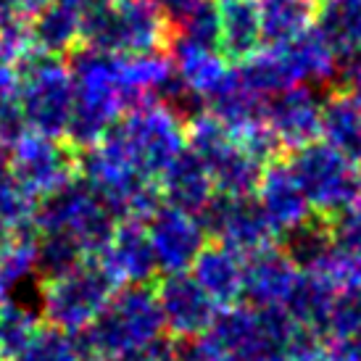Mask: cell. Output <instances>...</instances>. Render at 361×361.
Instances as JSON below:
<instances>
[{"instance_id":"1","label":"cell","mask_w":361,"mask_h":361,"mask_svg":"<svg viewBox=\"0 0 361 361\" xmlns=\"http://www.w3.org/2000/svg\"><path fill=\"white\" fill-rule=\"evenodd\" d=\"M69 74L74 85L69 124L63 140L74 151L90 148L127 111L121 92V53H109L90 45H77L69 53Z\"/></svg>"},{"instance_id":"2","label":"cell","mask_w":361,"mask_h":361,"mask_svg":"<svg viewBox=\"0 0 361 361\" xmlns=\"http://www.w3.org/2000/svg\"><path fill=\"white\" fill-rule=\"evenodd\" d=\"M164 332L156 293L148 285H127L111 295L85 330L74 332L77 359L106 361L119 353L140 351L161 341Z\"/></svg>"},{"instance_id":"3","label":"cell","mask_w":361,"mask_h":361,"mask_svg":"<svg viewBox=\"0 0 361 361\" xmlns=\"http://www.w3.org/2000/svg\"><path fill=\"white\" fill-rule=\"evenodd\" d=\"M77 180L85 182L116 219L145 221L161 203L156 180L132 166L111 132L101 142L77 151Z\"/></svg>"},{"instance_id":"4","label":"cell","mask_w":361,"mask_h":361,"mask_svg":"<svg viewBox=\"0 0 361 361\" xmlns=\"http://www.w3.org/2000/svg\"><path fill=\"white\" fill-rule=\"evenodd\" d=\"M171 40V24L153 0H109L82 11V45L109 53L164 51Z\"/></svg>"},{"instance_id":"5","label":"cell","mask_w":361,"mask_h":361,"mask_svg":"<svg viewBox=\"0 0 361 361\" xmlns=\"http://www.w3.org/2000/svg\"><path fill=\"white\" fill-rule=\"evenodd\" d=\"M16 95L27 132L63 140L74 85L66 61L30 51L16 61Z\"/></svg>"},{"instance_id":"6","label":"cell","mask_w":361,"mask_h":361,"mask_svg":"<svg viewBox=\"0 0 361 361\" xmlns=\"http://www.w3.org/2000/svg\"><path fill=\"white\" fill-rule=\"evenodd\" d=\"M116 216L111 209L85 185L82 180L66 182L63 188L37 198L32 230L35 235L61 232L80 243L87 259H95L106 248L111 235L116 230Z\"/></svg>"},{"instance_id":"7","label":"cell","mask_w":361,"mask_h":361,"mask_svg":"<svg viewBox=\"0 0 361 361\" xmlns=\"http://www.w3.org/2000/svg\"><path fill=\"white\" fill-rule=\"evenodd\" d=\"M109 132L148 180H159L161 171L185 151V121L161 101H145L121 114Z\"/></svg>"},{"instance_id":"8","label":"cell","mask_w":361,"mask_h":361,"mask_svg":"<svg viewBox=\"0 0 361 361\" xmlns=\"http://www.w3.org/2000/svg\"><path fill=\"white\" fill-rule=\"evenodd\" d=\"M288 166L301 182L317 216L332 221L361 195V169L324 140H314L290 153Z\"/></svg>"},{"instance_id":"9","label":"cell","mask_w":361,"mask_h":361,"mask_svg":"<svg viewBox=\"0 0 361 361\" xmlns=\"http://www.w3.org/2000/svg\"><path fill=\"white\" fill-rule=\"evenodd\" d=\"M119 285L111 280L109 271L98 259H85L71 271L45 280L40 290L42 319L63 332H80L90 324Z\"/></svg>"},{"instance_id":"10","label":"cell","mask_w":361,"mask_h":361,"mask_svg":"<svg viewBox=\"0 0 361 361\" xmlns=\"http://www.w3.org/2000/svg\"><path fill=\"white\" fill-rule=\"evenodd\" d=\"M8 174L30 195L42 198L77 177V151L59 137L24 132L8 145Z\"/></svg>"},{"instance_id":"11","label":"cell","mask_w":361,"mask_h":361,"mask_svg":"<svg viewBox=\"0 0 361 361\" xmlns=\"http://www.w3.org/2000/svg\"><path fill=\"white\" fill-rule=\"evenodd\" d=\"M198 219L206 235L216 238L219 245L235 251L243 259L274 245V238H277L253 195H245V198L214 195L206 203V209L198 214Z\"/></svg>"},{"instance_id":"12","label":"cell","mask_w":361,"mask_h":361,"mask_svg":"<svg viewBox=\"0 0 361 361\" xmlns=\"http://www.w3.org/2000/svg\"><path fill=\"white\" fill-rule=\"evenodd\" d=\"M145 230H148V240L161 274L190 269L209 238L195 214L174 209L164 201L145 219Z\"/></svg>"},{"instance_id":"13","label":"cell","mask_w":361,"mask_h":361,"mask_svg":"<svg viewBox=\"0 0 361 361\" xmlns=\"http://www.w3.org/2000/svg\"><path fill=\"white\" fill-rule=\"evenodd\" d=\"M153 293L159 301L164 330L171 338H201L211 330L219 314V306L211 301L190 271L164 274Z\"/></svg>"},{"instance_id":"14","label":"cell","mask_w":361,"mask_h":361,"mask_svg":"<svg viewBox=\"0 0 361 361\" xmlns=\"http://www.w3.org/2000/svg\"><path fill=\"white\" fill-rule=\"evenodd\" d=\"M264 124L282 151H298L322 135V98L309 85H293L264 101Z\"/></svg>"},{"instance_id":"15","label":"cell","mask_w":361,"mask_h":361,"mask_svg":"<svg viewBox=\"0 0 361 361\" xmlns=\"http://www.w3.org/2000/svg\"><path fill=\"white\" fill-rule=\"evenodd\" d=\"M253 198L259 203V209L264 211V216L271 224L277 238L298 230L301 224L317 216L306 192H303L301 182L295 180V174L288 166V161H271L264 166Z\"/></svg>"},{"instance_id":"16","label":"cell","mask_w":361,"mask_h":361,"mask_svg":"<svg viewBox=\"0 0 361 361\" xmlns=\"http://www.w3.org/2000/svg\"><path fill=\"white\" fill-rule=\"evenodd\" d=\"M95 259L101 261V267L119 288L151 285L159 277V264L148 240V230H145V221L140 219L116 221L111 240Z\"/></svg>"},{"instance_id":"17","label":"cell","mask_w":361,"mask_h":361,"mask_svg":"<svg viewBox=\"0 0 361 361\" xmlns=\"http://www.w3.org/2000/svg\"><path fill=\"white\" fill-rule=\"evenodd\" d=\"M301 269L282 248H264L243 261V298L248 306H285Z\"/></svg>"},{"instance_id":"18","label":"cell","mask_w":361,"mask_h":361,"mask_svg":"<svg viewBox=\"0 0 361 361\" xmlns=\"http://www.w3.org/2000/svg\"><path fill=\"white\" fill-rule=\"evenodd\" d=\"M159 195L164 203L198 216L216 195L206 161L185 145V151L159 174Z\"/></svg>"},{"instance_id":"19","label":"cell","mask_w":361,"mask_h":361,"mask_svg":"<svg viewBox=\"0 0 361 361\" xmlns=\"http://www.w3.org/2000/svg\"><path fill=\"white\" fill-rule=\"evenodd\" d=\"M169 45V59L177 80L201 103L209 101L211 95L219 87H224L232 74H235V66H230V61L224 59L219 51L192 45V42L180 40V37H171Z\"/></svg>"},{"instance_id":"20","label":"cell","mask_w":361,"mask_h":361,"mask_svg":"<svg viewBox=\"0 0 361 361\" xmlns=\"http://www.w3.org/2000/svg\"><path fill=\"white\" fill-rule=\"evenodd\" d=\"M27 21L32 51L45 56H69L77 45H82V11L63 3V0H48L42 8L30 13Z\"/></svg>"},{"instance_id":"21","label":"cell","mask_w":361,"mask_h":361,"mask_svg":"<svg viewBox=\"0 0 361 361\" xmlns=\"http://www.w3.org/2000/svg\"><path fill=\"white\" fill-rule=\"evenodd\" d=\"M243 261H245L243 256L219 243L214 245L206 243L188 271L209 293L211 301L224 309V306H235L243 301Z\"/></svg>"},{"instance_id":"22","label":"cell","mask_w":361,"mask_h":361,"mask_svg":"<svg viewBox=\"0 0 361 361\" xmlns=\"http://www.w3.org/2000/svg\"><path fill=\"white\" fill-rule=\"evenodd\" d=\"M285 59L290 63V71L295 77V85H330L338 80L341 71V56L330 45V40L317 30V24L298 35L295 40L282 45Z\"/></svg>"},{"instance_id":"23","label":"cell","mask_w":361,"mask_h":361,"mask_svg":"<svg viewBox=\"0 0 361 361\" xmlns=\"http://www.w3.org/2000/svg\"><path fill=\"white\" fill-rule=\"evenodd\" d=\"M219 11V53L240 63L261 48V19L256 0H216Z\"/></svg>"},{"instance_id":"24","label":"cell","mask_w":361,"mask_h":361,"mask_svg":"<svg viewBox=\"0 0 361 361\" xmlns=\"http://www.w3.org/2000/svg\"><path fill=\"white\" fill-rule=\"evenodd\" d=\"M322 140L361 164V106L351 90H335L322 98Z\"/></svg>"},{"instance_id":"25","label":"cell","mask_w":361,"mask_h":361,"mask_svg":"<svg viewBox=\"0 0 361 361\" xmlns=\"http://www.w3.org/2000/svg\"><path fill=\"white\" fill-rule=\"evenodd\" d=\"M338 293L341 290L327 277H322L319 271L301 269V274H298V280L293 285L290 295H288V301H285L282 309L288 311V317L298 327L309 330L317 338H324L327 317H330L332 301H335Z\"/></svg>"},{"instance_id":"26","label":"cell","mask_w":361,"mask_h":361,"mask_svg":"<svg viewBox=\"0 0 361 361\" xmlns=\"http://www.w3.org/2000/svg\"><path fill=\"white\" fill-rule=\"evenodd\" d=\"M235 69H238L243 87L251 95H256L259 101H267L271 95H277V92L295 85V77H293L290 63L285 59L282 45L259 48L248 59H243L240 66H235Z\"/></svg>"},{"instance_id":"27","label":"cell","mask_w":361,"mask_h":361,"mask_svg":"<svg viewBox=\"0 0 361 361\" xmlns=\"http://www.w3.org/2000/svg\"><path fill=\"white\" fill-rule=\"evenodd\" d=\"M259 3L261 37L267 45H288L298 35L314 27V0H256Z\"/></svg>"},{"instance_id":"28","label":"cell","mask_w":361,"mask_h":361,"mask_svg":"<svg viewBox=\"0 0 361 361\" xmlns=\"http://www.w3.org/2000/svg\"><path fill=\"white\" fill-rule=\"evenodd\" d=\"M206 166L211 171L216 195H224V198H245V195H253L256 185L261 180V171H264V166L243 151L240 145H238V140L230 142L221 153H216Z\"/></svg>"},{"instance_id":"29","label":"cell","mask_w":361,"mask_h":361,"mask_svg":"<svg viewBox=\"0 0 361 361\" xmlns=\"http://www.w3.org/2000/svg\"><path fill=\"white\" fill-rule=\"evenodd\" d=\"M32 277H37V235L19 232L0 238V301L16 298Z\"/></svg>"},{"instance_id":"30","label":"cell","mask_w":361,"mask_h":361,"mask_svg":"<svg viewBox=\"0 0 361 361\" xmlns=\"http://www.w3.org/2000/svg\"><path fill=\"white\" fill-rule=\"evenodd\" d=\"M317 30L330 40L338 56L361 48V6L343 3V0H324V6L317 8Z\"/></svg>"},{"instance_id":"31","label":"cell","mask_w":361,"mask_h":361,"mask_svg":"<svg viewBox=\"0 0 361 361\" xmlns=\"http://www.w3.org/2000/svg\"><path fill=\"white\" fill-rule=\"evenodd\" d=\"M285 238V245L282 251L288 253L298 269H314L327 253L332 251V230H330V221L322 219V216H314L306 224H301L298 230L288 232L282 235Z\"/></svg>"},{"instance_id":"32","label":"cell","mask_w":361,"mask_h":361,"mask_svg":"<svg viewBox=\"0 0 361 361\" xmlns=\"http://www.w3.org/2000/svg\"><path fill=\"white\" fill-rule=\"evenodd\" d=\"M87 259V253L80 248V243L71 240L61 232H45L37 235V274L42 280H53L80 267Z\"/></svg>"},{"instance_id":"33","label":"cell","mask_w":361,"mask_h":361,"mask_svg":"<svg viewBox=\"0 0 361 361\" xmlns=\"http://www.w3.org/2000/svg\"><path fill=\"white\" fill-rule=\"evenodd\" d=\"M35 203L37 198L21 188L11 174L0 180V238L19 235L32 230V216H35Z\"/></svg>"},{"instance_id":"34","label":"cell","mask_w":361,"mask_h":361,"mask_svg":"<svg viewBox=\"0 0 361 361\" xmlns=\"http://www.w3.org/2000/svg\"><path fill=\"white\" fill-rule=\"evenodd\" d=\"M11 361H80L74 335L63 332L51 324H40L32 332V338L19 351L11 356Z\"/></svg>"},{"instance_id":"35","label":"cell","mask_w":361,"mask_h":361,"mask_svg":"<svg viewBox=\"0 0 361 361\" xmlns=\"http://www.w3.org/2000/svg\"><path fill=\"white\" fill-rule=\"evenodd\" d=\"M37 327H40L37 314L30 306H24L19 298L0 301V341H3V348L8 353V359L30 341L32 332Z\"/></svg>"},{"instance_id":"36","label":"cell","mask_w":361,"mask_h":361,"mask_svg":"<svg viewBox=\"0 0 361 361\" xmlns=\"http://www.w3.org/2000/svg\"><path fill=\"white\" fill-rule=\"evenodd\" d=\"M171 37L188 40L201 48L219 51V11L214 0H203L190 16H185L180 24L171 27Z\"/></svg>"},{"instance_id":"37","label":"cell","mask_w":361,"mask_h":361,"mask_svg":"<svg viewBox=\"0 0 361 361\" xmlns=\"http://www.w3.org/2000/svg\"><path fill=\"white\" fill-rule=\"evenodd\" d=\"M361 332V288L341 290L327 317L324 338H356Z\"/></svg>"},{"instance_id":"38","label":"cell","mask_w":361,"mask_h":361,"mask_svg":"<svg viewBox=\"0 0 361 361\" xmlns=\"http://www.w3.org/2000/svg\"><path fill=\"white\" fill-rule=\"evenodd\" d=\"M330 230L338 248L361 256V195L330 221Z\"/></svg>"},{"instance_id":"39","label":"cell","mask_w":361,"mask_h":361,"mask_svg":"<svg viewBox=\"0 0 361 361\" xmlns=\"http://www.w3.org/2000/svg\"><path fill=\"white\" fill-rule=\"evenodd\" d=\"M27 132L24 116L19 109V95L16 87H0V142H16Z\"/></svg>"},{"instance_id":"40","label":"cell","mask_w":361,"mask_h":361,"mask_svg":"<svg viewBox=\"0 0 361 361\" xmlns=\"http://www.w3.org/2000/svg\"><path fill=\"white\" fill-rule=\"evenodd\" d=\"M322 361H361V351L353 338H330L322 343Z\"/></svg>"},{"instance_id":"41","label":"cell","mask_w":361,"mask_h":361,"mask_svg":"<svg viewBox=\"0 0 361 361\" xmlns=\"http://www.w3.org/2000/svg\"><path fill=\"white\" fill-rule=\"evenodd\" d=\"M338 80L343 82V90H351L353 95L361 92V48L345 53L341 59V71Z\"/></svg>"},{"instance_id":"42","label":"cell","mask_w":361,"mask_h":361,"mask_svg":"<svg viewBox=\"0 0 361 361\" xmlns=\"http://www.w3.org/2000/svg\"><path fill=\"white\" fill-rule=\"evenodd\" d=\"M201 3L203 0H153V6L161 11V16L169 21L171 27L180 24L185 16H190Z\"/></svg>"},{"instance_id":"43","label":"cell","mask_w":361,"mask_h":361,"mask_svg":"<svg viewBox=\"0 0 361 361\" xmlns=\"http://www.w3.org/2000/svg\"><path fill=\"white\" fill-rule=\"evenodd\" d=\"M24 19H27V13L21 8V0H0V32H6Z\"/></svg>"},{"instance_id":"44","label":"cell","mask_w":361,"mask_h":361,"mask_svg":"<svg viewBox=\"0 0 361 361\" xmlns=\"http://www.w3.org/2000/svg\"><path fill=\"white\" fill-rule=\"evenodd\" d=\"M0 87H16V59L0 40Z\"/></svg>"},{"instance_id":"45","label":"cell","mask_w":361,"mask_h":361,"mask_svg":"<svg viewBox=\"0 0 361 361\" xmlns=\"http://www.w3.org/2000/svg\"><path fill=\"white\" fill-rule=\"evenodd\" d=\"M106 361H156V351H153V345H148V348H140V351H127L119 353V356H111Z\"/></svg>"},{"instance_id":"46","label":"cell","mask_w":361,"mask_h":361,"mask_svg":"<svg viewBox=\"0 0 361 361\" xmlns=\"http://www.w3.org/2000/svg\"><path fill=\"white\" fill-rule=\"evenodd\" d=\"M8 174V145L0 142V180Z\"/></svg>"},{"instance_id":"47","label":"cell","mask_w":361,"mask_h":361,"mask_svg":"<svg viewBox=\"0 0 361 361\" xmlns=\"http://www.w3.org/2000/svg\"><path fill=\"white\" fill-rule=\"evenodd\" d=\"M63 3H69V6H74V8H90V6H101V3H109V0H63Z\"/></svg>"},{"instance_id":"48","label":"cell","mask_w":361,"mask_h":361,"mask_svg":"<svg viewBox=\"0 0 361 361\" xmlns=\"http://www.w3.org/2000/svg\"><path fill=\"white\" fill-rule=\"evenodd\" d=\"M48 0H21V8H24V13L30 16V13H35L37 8H42Z\"/></svg>"},{"instance_id":"49","label":"cell","mask_w":361,"mask_h":361,"mask_svg":"<svg viewBox=\"0 0 361 361\" xmlns=\"http://www.w3.org/2000/svg\"><path fill=\"white\" fill-rule=\"evenodd\" d=\"M8 359V353H6V348H3V341H0V361Z\"/></svg>"},{"instance_id":"50","label":"cell","mask_w":361,"mask_h":361,"mask_svg":"<svg viewBox=\"0 0 361 361\" xmlns=\"http://www.w3.org/2000/svg\"><path fill=\"white\" fill-rule=\"evenodd\" d=\"M353 341H356V345H359V351H361V332L356 335V338H353Z\"/></svg>"},{"instance_id":"51","label":"cell","mask_w":361,"mask_h":361,"mask_svg":"<svg viewBox=\"0 0 361 361\" xmlns=\"http://www.w3.org/2000/svg\"><path fill=\"white\" fill-rule=\"evenodd\" d=\"M343 3H353V6H361V0H343Z\"/></svg>"},{"instance_id":"52","label":"cell","mask_w":361,"mask_h":361,"mask_svg":"<svg viewBox=\"0 0 361 361\" xmlns=\"http://www.w3.org/2000/svg\"><path fill=\"white\" fill-rule=\"evenodd\" d=\"M356 101H359V106H361V92H359V95H356Z\"/></svg>"},{"instance_id":"53","label":"cell","mask_w":361,"mask_h":361,"mask_svg":"<svg viewBox=\"0 0 361 361\" xmlns=\"http://www.w3.org/2000/svg\"><path fill=\"white\" fill-rule=\"evenodd\" d=\"M314 3H319V0H314Z\"/></svg>"},{"instance_id":"54","label":"cell","mask_w":361,"mask_h":361,"mask_svg":"<svg viewBox=\"0 0 361 361\" xmlns=\"http://www.w3.org/2000/svg\"><path fill=\"white\" fill-rule=\"evenodd\" d=\"M359 169H361V164H359Z\"/></svg>"}]
</instances>
